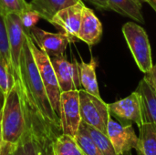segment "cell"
I'll use <instances>...</instances> for the list:
<instances>
[{"label":"cell","mask_w":156,"mask_h":155,"mask_svg":"<svg viewBox=\"0 0 156 155\" xmlns=\"http://www.w3.org/2000/svg\"><path fill=\"white\" fill-rule=\"evenodd\" d=\"M28 101L19 79L4 97L2 106V133L4 143L16 145L20 142L27 129L42 118Z\"/></svg>","instance_id":"6da1fadb"},{"label":"cell","mask_w":156,"mask_h":155,"mask_svg":"<svg viewBox=\"0 0 156 155\" xmlns=\"http://www.w3.org/2000/svg\"><path fill=\"white\" fill-rule=\"evenodd\" d=\"M18 79L27 98L42 119L55 131L62 133L60 120L51 106L37 63L26 37L19 59Z\"/></svg>","instance_id":"7a4b0ae2"},{"label":"cell","mask_w":156,"mask_h":155,"mask_svg":"<svg viewBox=\"0 0 156 155\" xmlns=\"http://www.w3.org/2000/svg\"><path fill=\"white\" fill-rule=\"evenodd\" d=\"M26 38L27 40V43H28L30 48H31L32 54H33L35 61L37 63L41 79H42L45 89L47 90L51 106H52L54 111L56 112V114L58 115V117L59 118L60 117L61 90L59 88V84H58L57 76H56L54 68L50 61V58L43 50H41L36 45L32 37L27 32H26Z\"/></svg>","instance_id":"3957f363"},{"label":"cell","mask_w":156,"mask_h":155,"mask_svg":"<svg viewBox=\"0 0 156 155\" xmlns=\"http://www.w3.org/2000/svg\"><path fill=\"white\" fill-rule=\"evenodd\" d=\"M122 31L139 69L144 74L150 72L154 64L151 45L145 30L134 22H127Z\"/></svg>","instance_id":"277c9868"},{"label":"cell","mask_w":156,"mask_h":155,"mask_svg":"<svg viewBox=\"0 0 156 155\" xmlns=\"http://www.w3.org/2000/svg\"><path fill=\"white\" fill-rule=\"evenodd\" d=\"M58 135L48 128L30 127L14 145L12 155H53L52 143Z\"/></svg>","instance_id":"5b68a950"},{"label":"cell","mask_w":156,"mask_h":155,"mask_svg":"<svg viewBox=\"0 0 156 155\" xmlns=\"http://www.w3.org/2000/svg\"><path fill=\"white\" fill-rule=\"evenodd\" d=\"M81 122L107 134L108 122L111 118L109 104L84 90H79Z\"/></svg>","instance_id":"8992f818"},{"label":"cell","mask_w":156,"mask_h":155,"mask_svg":"<svg viewBox=\"0 0 156 155\" xmlns=\"http://www.w3.org/2000/svg\"><path fill=\"white\" fill-rule=\"evenodd\" d=\"M59 119L62 133L75 137L81 122L79 90L61 92Z\"/></svg>","instance_id":"52a82bcc"},{"label":"cell","mask_w":156,"mask_h":155,"mask_svg":"<svg viewBox=\"0 0 156 155\" xmlns=\"http://www.w3.org/2000/svg\"><path fill=\"white\" fill-rule=\"evenodd\" d=\"M84 6V3L80 0L77 4L58 11L49 22L56 28L59 29L60 32L64 33L69 37L70 43L79 40V32Z\"/></svg>","instance_id":"ba28073f"},{"label":"cell","mask_w":156,"mask_h":155,"mask_svg":"<svg viewBox=\"0 0 156 155\" xmlns=\"http://www.w3.org/2000/svg\"><path fill=\"white\" fill-rule=\"evenodd\" d=\"M107 135L117 155H132V150L135 149L138 143V136L133 125H123L115 122L112 116L108 122Z\"/></svg>","instance_id":"9c48e42d"},{"label":"cell","mask_w":156,"mask_h":155,"mask_svg":"<svg viewBox=\"0 0 156 155\" xmlns=\"http://www.w3.org/2000/svg\"><path fill=\"white\" fill-rule=\"evenodd\" d=\"M109 110L111 116L116 118L123 125L134 122L139 128L144 124L140 100L136 91L124 99L110 103Z\"/></svg>","instance_id":"30bf717a"},{"label":"cell","mask_w":156,"mask_h":155,"mask_svg":"<svg viewBox=\"0 0 156 155\" xmlns=\"http://www.w3.org/2000/svg\"><path fill=\"white\" fill-rule=\"evenodd\" d=\"M61 92L80 90V67L76 59L69 62L65 56L49 57Z\"/></svg>","instance_id":"8fae6325"},{"label":"cell","mask_w":156,"mask_h":155,"mask_svg":"<svg viewBox=\"0 0 156 155\" xmlns=\"http://www.w3.org/2000/svg\"><path fill=\"white\" fill-rule=\"evenodd\" d=\"M27 33L32 37L36 45L48 57L64 56L65 50L70 43L69 37L62 32L51 33L34 26Z\"/></svg>","instance_id":"7c38bea8"},{"label":"cell","mask_w":156,"mask_h":155,"mask_svg":"<svg viewBox=\"0 0 156 155\" xmlns=\"http://www.w3.org/2000/svg\"><path fill=\"white\" fill-rule=\"evenodd\" d=\"M5 24H6V29L8 34L12 65L16 73L15 79H17L19 73V59L25 42L26 31L24 29L20 17L17 14L6 15Z\"/></svg>","instance_id":"4fadbf2b"},{"label":"cell","mask_w":156,"mask_h":155,"mask_svg":"<svg viewBox=\"0 0 156 155\" xmlns=\"http://www.w3.org/2000/svg\"><path fill=\"white\" fill-rule=\"evenodd\" d=\"M135 91L139 97L144 123L156 125V90L146 74L139 82Z\"/></svg>","instance_id":"5bb4252c"},{"label":"cell","mask_w":156,"mask_h":155,"mask_svg":"<svg viewBox=\"0 0 156 155\" xmlns=\"http://www.w3.org/2000/svg\"><path fill=\"white\" fill-rule=\"evenodd\" d=\"M102 25L92 9L86 5L82 11L79 40L85 42L89 47L98 44L102 36Z\"/></svg>","instance_id":"9a60e30c"},{"label":"cell","mask_w":156,"mask_h":155,"mask_svg":"<svg viewBox=\"0 0 156 155\" xmlns=\"http://www.w3.org/2000/svg\"><path fill=\"white\" fill-rule=\"evenodd\" d=\"M97 66H98V62L94 58H91L89 63H86L83 60H81V62L79 63L80 79V84L82 90L98 98H101L99 90L97 77H96Z\"/></svg>","instance_id":"2e32d148"},{"label":"cell","mask_w":156,"mask_h":155,"mask_svg":"<svg viewBox=\"0 0 156 155\" xmlns=\"http://www.w3.org/2000/svg\"><path fill=\"white\" fill-rule=\"evenodd\" d=\"M80 0H31V7L36 10L41 18L50 22L52 17L61 9L73 5Z\"/></svg>","instance_id":"e0dca14e"},{"label":"cell","mask_w":156,"mask_h":155,"mask_svg":"<svg viewBox=\"0 0 156 155\" xmlns=\"http://www.w3.org/2000/svg\"><path fill=\"white\" fill-rule=\"evenodd\" d=\"M137 155H156V125L144 123L139 127Z\"/></svg>","instance_id":"ac0fdd59"},{"label":"cell","mask_w":156,"mask_h":155,"mask_svg":"<svg viewBox=\"0 0 156 155\" xmlns=\"http://www.w3.org/2000/svg\"><path fill=\"white\" fill-rule=\"evenodd\" d=\"M109 9L123 16L133 18L138 23H144L142 13V4L139 0H107Z\"/></svg>","instance_id":"d6986e66"},{"label":"cell","mask_w":156,"mask_h":155,"mask_svg":"<svg viewBox=\"0 0 156 155\" xmlns=\"http://www.w3.org/2000/svg\"><path fill=\"white\" fill-rule=\"evenodd\" d=\"M53 155H84L74 137L61 133L52 143Z\"/></svg>","instance_id":"ffe728a7"},{"label":"cell","mask_w":156,"mask_h":155,"mask_svg":"<svg viewBox=\"0 0 156 155\" xmlns=\"http://www.w3.org/2000/svg\"><path fill=\"white\" fill-rule=\"evenodd\" d=\"M80 124L87 131V132L90 134V136L91 137V139L93 140V142L95 143V144L97 145V147L99 148V150L101 152L102 154L117 155L109 136L106 133L101 132L100 130H98V129H96L90 125L86 124L83 122H81Z\"/></svg>","instance_id":"44dd1931"},{"label":"cell","mask_w":156,"mask_h":155,"mask_svg":"<svg viewBox=\"0 0 156 155\" xmlns=\"http://www.w3.org/2000/svg\"><path fill=\"white\" fill-rule=\"evenodd\" d=\"M74 138L84 155H103L81 124Z\"/></svg>","instance_id":"7402d4cb"},{"label":"cell","mask_w":156,"mask_h":155,"mask_svg":"<svg viewBox=\"0 0 156 155\" xmlns=\"http://www.w3.org/2000/svg\"><path fill=\"white\" fill-rule=\"evenodd\" d=\"M5 14L0 9V58L14 69L11 60L10 47L8 41V34L5 24Z\"/></svg>","instance_id":"603a6c76"},{"label":"cell","mask_w":156,"mask_h":155,"mask_svg":"<svg viewBox=\"0 0 156 155\" xmlns=\"http://www.w3.org/2000/svg\"><path fill=\"white\" fill-rule=\"evenodd\" d=\"M15 70L10 68L5 60L0 58V91L4 97L15 84Z\"/></svg>","instance_id":"cb8c5ba5"},{"label":"cell","mask_w":156,"mask_h":155,"mask_svg":"<svg viewBox=\"0 0 156 155\" xmlns=\"http://www.w3.org/2000/svg\"><path fill=\"white\" fill-rule=\"evenodd\" d=\"M31 7L26 0H0V9L5 14L20 15Z\"/></svg>","instance_id":"d4e9b609"},{"label":"cell","mask_w":156,"mask_h":155,"mask_svg":"<svg viewBox=\"0 0 156 155\" xmlns=\"http://www.w3.org/2000/svg\"><path fill=\"white\" fill-rule=\"evenodd\" d=\"M18 16L20 17V20L22 22V25H23L26 32H29V30L32 27L36 26L37 23H38V21L41 18L40 15L36 10H34L32 7L24 11L23 13H21Z\"/></svg>","instance_id":"484cf974"},{"label":"cell","mask_w":156,"mask_h":155,"mask_svg":"<svg viewBox=\"0 0 156 155\" xmlns=\"http://www.w3.org/2000/svg\"><path fill=\"white\" fill-rule=\"evenodd\" d=\"M90 3H91L92 5H94L95 6H97L99 9H109V5H108V2L107 0H86Z\"/></svg>","instance_id":"4316f807"},{"label":"cell","mask_w":156,"mask_h":155,"mask_svg":"<svg viewBox=\"0 0 156 155\" xmlns=\"http://www.w3.org/2000/svg\"><path fill=\"white\" fill-rule=\"evenodd\" d=\"M14 150V145L10 143H4L1 150H0V155H12Z\"/></svg>","instance_id":"83f0119b"},{"label":"cell","mask_w":156,"mask_h":155,"mask_svg":"<svg viewBox=\"0 0 156 155\" xmlns=\"http://www.w3.org/2000/svg\"><path fill=\"white\" fill-rule=\"evenodd\" d=\"M146 75L148 76V78H149V79H150V81L152 82V84H153V86H154V90H156V63L154 65V66H153V68H152L151 71H150V72H148V73H146Z\"/></svg>","instance_id":"f1b7e54d"},{"label":"cell","mask_w":156,"mask_h":155,"mask_svg":"<svg viewBox=\"0 0 156 155\" xmlns=\"http://www.w3.org/2000/svg\"><path fill=\"white\" fill-rule=\"evenodd\" d=\"M1 117H2V112L0 114V150L4 144V140H3V133H2V124H1Z\"/></svg>","instance_id":"f546056e"},{"label":"cell","mask_w":156,"mask_h":155,"mask_svg":"<svg viewBox=\"0 0 156 155\" xmlns=\"http://www.w3.org/2000/svg\"><path fill=\"white\" fill-rule=\"evenodd\" d=\"M147 3L152 6V8L155 11L156 13V0H149Z\"/></svg>","instance_id":"4dcf8cb0"},{"label":"cell","mask_w":156,"mask_h":155,"mask_svg":"<svg viewBox=\"0 0 156 155\" xmlns=\"http://www.w3.org/2000/svg\"><path fill=\"white\" fill-rule=\"evenodd\" d=\"M139 1H140L141 3H147L149 0H139Z\"/></svg>","instance_id":"1f68e13d"},{"label":"cell","mask_w":156,"mask_h":155,"mask_svg":"<svg viewBox=\"0 0 156 155\" xmlns=\"http://www.w3.org/2000/svg\"><path fill=\"white\" fill-rule=\"evenodd\" d=\"M1 92V91H0ZM2 93V92H1ZM2 106H3V104H2ZM2 106H0V114H1V112H2Z\"/></svg>","instance_id":"d6a6232c"}]
</instances>
